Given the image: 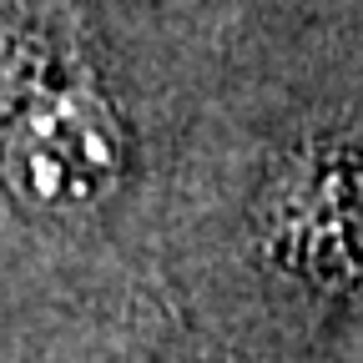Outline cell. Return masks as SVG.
<instances>
[{
	"instance_id": "obj_1",
	"label": "cell",
	"mask_w": 363,
	"mask_h": 363,
	"mask_svg": "<svg viewBox=\"0 0 363 363\" xmlns=\"http://www.w3.org/2000/svg\"><path fill=\"white\" fill-rule=\"evenodd\" d=\"M121 177V131L51 16H0V187L35 217L91 212Z\"/></svg>"
},
{
	"instance_id": "obj_2",
	"label": "cell",
	"mask_w": 363,
	"mask_h": 363,
	"mask_svg": "<svg viewBox=\"0 0 363 363\" xmlns=\"http://www.w3.org/2000/svg\"><path fill=\"white\" fill-rule=\"evenodd\" d=\"M353 202H348V217H343V238L363 252V182H358V192H348Z\"/></svg>"
}]
</instances>
